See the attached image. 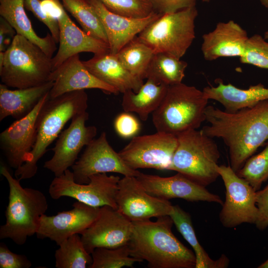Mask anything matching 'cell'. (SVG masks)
<instances>
[{"mask_svg":"<svg viewBox=\"0 0 268 268\" xmlns=\"http://www.w3.org/2000/svg\"><path fill=\"white\" fill-rule=\"evenodd\" d=\"M205 114L208 124L201 130L223 141L228 148L230 166L236 173L268 140V100L234 112L208 105Z\"/></svg>","mask_w":268,"mask_h":268,"instance_id":"obj_1","label":"cell"},{"mask_svg":"<svg viewBox=\"0 0 268 268\" xmlns=\"http://www.w3.org/2000/svg\"><path fill=\"white\" fill-rule=\"evenodd\" d=\"M128 244L130 255L145 261L151 268H196L194 252L184 246L172 231L169 215L134 221Z\"/></svg>","mask_w":268,"mask_h":268,"instance_id":"obj_2","label":"cell"},{"mask_svg":"<svg viewBox=\"0 0 268 268\" xmlns=\"http://www.w3.org/2000/svg\"><path fill=\"white\" fill-rule=\"evenodd\" d=\"M88 96L85 90L71 91L49 99L41 107L36 123V140L28 160L15 169L20 181L34 177L37 163L57 138L66 123L75 116L86 111Z\"/></svg>","mask_w":268,"mask_h":268,"instance_id":"obj_3","label":"cell"},{"mask_svg":"<svg viewBox=\"0 0 268 268\" xmlns=\"http://www.w3.org/2000/svg\"><path fill=\"white\" fill-rule=\"evenodd\" d=\"M0 172L9 187L6 220L0 227V239H10L22 245L28 237L36 234L41 217L48 209L47 200L41 191L23 188L20 180L14 178L5 166H1Z\"/></svg>","mask_w":268,"mask_h":268,"instance_id":"obj_4","label":"cell"},{"mask_svg":"<svg viewBox=\"0 0 268 268\" xmlns=\"http://www.w3.org/2000/svg\"><path fill=\"white\" fill-rule=\"evenodd\" d=\"M52 58L25 37L16 34L10 45L0 52V77L7 87L25 88L50 81Z\"/></svg>","mask_w":268,"mask_h":268,"instance_id":"obj_5","label":"cell"},{"mask_svg":"<svg viewBox=\"0 0 268 268\" xmlns=\"http://www.w3.org/2000/svg\"><path fill=\"white\" fill-rule=\"evenodd\" d=\"M208 100L194 86L182 83L168 86L158 108L152 113L157 132L177 135L198 129L205 121Z\"/></svg>","mask_w":268,"mask_h":268,"instance_id":"obj_6","label":"cell"},{"mask_svg":"<svg viewBox=\"0 0 268 268\" xmlns=\"http://www.w3.org/2000/svg\"><path fill=\"white\" fill-rule=\"evenodd\" d=\"M177 136L178 144L170 170L205 187L214 182L219 176L216 167L220 154L213 138L197 129Z\"/></svg>","mask_w":268,"mask_h":268,"instance_id":"obj_7","label":"cell"},{"mask_svg":"<svg viewBox=\"0 0 268 268\" xmlns=\"http://www.w3.org/2000/svg\"><path fill=\"white\" fill-rule=\"evenodd\" d=\"M196 6L162 14L146 26L137 38L154 54L165 53L181 59L196 37Z\"/></svg>","mask_w":268,"mask_h":268,"instance_id":"obj_8","label":"cell"},{"mask_svg":"<svg viewBox=\"0 0 268 268\" xmlns=\"http://www.w3.org/2000/svg\"><path fill=\"white\" fill-rule=\"evenodd\" d=\"M120 178L106 173L94 174L86 184L75 182L69 169L61 176L55 177L49 188V194L54 200L68 197L88 205L101 207L109 205L117 209L116 196Z\"/></svg>","mask_w":268,"mask_h":268,"instance_id":"obj_9","label":"cell"},{"mask_svg":"<svg viewBox=\"0 0 268 268\" xmlns=\"http://www.w3.org/2000/svg\"><path fill=\"white\" fill-rule=\"evenodd\" d=\"M216 169L225 188V201L219 213L221 223L229 228L245 223L255 224L259 213L257 191L230 165H218Z\"/></svg>","mask_w":268,"mask_h":268,"instance_id":"obj_10","label":"cell"},{"mask_svg":"<svg viewBox=\"0 0 268 268\" xmlns=\"http://www.w3.org/2000/svg\"><path fill=\"white\" fill-rule=\"evenodd\" d=\"M177 144V135L157 132L153 134L134 136L118 153L132 169L170 170Z\"/></svg>","mask_w":268,"mask_h":268,"instance_id":"obj_11","label":"cell"},{"mask_svg":"<svg viewBox=\"0 0 268 268\" xmlns=\"http://www.w3.org/2000/svg\"><path fill=\"white\" fill-rule=\"evenodd\" d=\"M76 183L86 184L89 177L99 173H116L124 176H137L140 172L130 168L119 153L109 144L105 132L89 143L71 167Z\"/></svg>","mask_w":268,"mask_h":268,"instance_id":"obj_12","label":"cell"},{"mask_svg":"<svg viewBox=\"0 0 268 268\" xmlns=\"http://www.w3.org/2000/svg\"><path fill=\"white\" fill-rule=\"evenodd\" d=\"M116 203L117 209L132 222L170 216L173 211L169 200L150 195L134 176L120 178Z\"/></svg>","mask_w":268,"mask_h":268,"instance_id":"obj_13","label":"cell"},{"mask_svg":"<svg viewBox=\"0 0 268 268\" xmlns=\"http://www.w3.org/2000/svg\"><path fill=\"white\" fill-rule=\"evenodd\" d=\"M89 118L87 111L73 117L66 129L58 136L51 158L46 161L44 167L52 172L55 177L62 175L77 160L82 148L90 143L96 136L97 128L86 126Z\"/></svg>","mask_w":268,"mask_h":268,"instance_id":"obj_14","label":"cell"},{"mask_svg":"<svg viewBox=\"0 0 268 268\" xmlns=\"http://www.w3.org/2000/svg\"><path fill=\"white\" fill-rule=\"evenodd\" d=\"M133 222L117 209L100 207L98 216L81 234L86 250L90 254L98 248H115L128 244Z\"/></svg>","mask_w":268,"mask_h":268,"instance_id":"obj_15","label":"cell"},{"mask_svg":"<svg viewBox=\"0 0 268 268\" xmlns=\"http://www.w3.org/2000/svg\"><path fill=\"white\" fill-rule=\"evenodd\" d=\"M70 210L52 216L43 214L36 234L41 239L48 238L58 246L74 234H81L96 219L100 207H93L77 201Z\"/></svg>","mask_w":268,"mask_h":268,"instance_id":"obj_16","label":"cell"},{"mask_svg":"<svg viewBox=\"0 0 268 268\" xmlns=\"http://www.w3.org/2000/svg\"><path fill=\"white\" fill-rule=\"evenodd\" d=\"M49 92L25 117L16 120L0 134V147L9 166L16 169L25 163L36 140V123Z\"/></svg>","mask_w":268,"mask_h":268,"instance_id":"obj_17","label":"cell"},{"mask_svg":"<svg viewBox=\"0 0 268 268\" xmlns=\"http://www.w3.org/2000/svg\"><path fill=\"white\" fill-rule=\"evenodd\" d=\"M150 195L164 200L181 199L189 201H203L222 205L223 201L205 187L189 179L182 174L163 177L140 172L136 177Z\"/></svg>","mask_w":268,"mask_h":268,"instance_id":"obj_18","label":"cell"},{"mask_svg":"<svg viewBox=\"0 0 268 268\" xmlns=\"http://www.w3.org/2000/svg\"><path fill=\"white\" fill-rule=\"evenodd\" d=\"M87 1L99 16L107 35L110 53L114 55L162 15L153 11L142 18L129 17L111 12L98 0Z\"/></svg>","mask_w":268,"mask_h":268,"instance_id":"obj_19","label":"cell"},{"mask_svg":"<svg viewBox=\"0 0 268 268\" xmlns=\"http://www.w3.org/2000/svg\"><path fill=\"white\" fill-rule=\"evenodd\" d=\"M50 81H53L49 92L50 99L67 92L86 89H98L109 94L119 93L115 88L92 74L80 60L79 54L69 57L53 70Z\"/></svg>","mask_w":268,"mask_h":268,"instance_id":"obj_20","label":"cell"},{"mask_svg":"<svg viewBox=\"0 0 268 268\" xmlns=\"http://www.w3.org/2000/svg\"><path fill=\"white\" fill-rule=\"evenodd\" d=\"M201 50L205 60L241 57L249 39L247 31L233 20L218 22L214 30L202 35Z\"/></svg>","mask_w":268,"mask_h":268,"instance_id":"obj_21","label":"cell"},{"mask_svg":"<svg viewBox=\"0 0 268 268\" xmlns=\"http://www.w3.org/2000/svg\"><path fill=\"white\" fill-rule=\"evenodd\" d=\"M58 21L60 30L59 47L52 59L53 71L68 58L81 52H90L94 55L110 52L107 43L80 29L66 11Z\"/></svg>","mask_w":268,"mask_h":268,"instance_id":"obj_22","label":"cell"},{"mask_svg":"<svg viewBox=\"0 0 268 268\" xmlns=\"http://www.w3.org/2000/svg\"><path fill=\"white\" fill-rule=\"evenodd\" d=\"M82 62L92 74L119 93L128 90L137 92L144 83L143 80L124 67L116 55L110 52L94 55L90 59Z\"/></svg>","mask_w":268,"mask_h":268,"instance_id":"obj_23","label":"cell"},{"mask_svg":"<svg viewBox=\"0 0 268 268\" xmlns=\"http://www.w3.org/2000/svg\"><path fill=\"white\" fill-rule=\"evenodd\" d=\"M216 86L204 87L202 90L204 95L208 100L220 103L227 112H234L268 100V88L262 83L246 89L237 88L231 83L225 84L220 79H216Z\"/></svg>","mask_w":268,"mask_h":268,"instance_id":"obj_24","label":"cell"},{"mask_svg":"<svg viewBox=\"0 0 268 268\" xmlns=\"http://www.w3.org/2000/svg\"><path fill=\"white\" fill-rule=\"evenodd\" d=\"M53 85L49 81L41 85L10 90L0 84V121L8 116L20 119L30 113Z\"/></svg>","mask_w":268,"mask_h":268,"instance_id":"obj_25","label":"cell"},{"mask_svg":"<svg viewBox=\"0 0 268 268\" xmlns=\"http://www.w3.org/2000/svg\"><path fill=\"white\" fill-rule=\"evenodd\" d=\"M0 15L21 35L38 46L50 58L57 49L53 37L48 33L39 37L34 30L25 12L24 0H0Z\"/></svg>","mask_w":268,"mask_h":268,"instance_id":"obj_26","label":"cell"},{"mask_svg":"<svg viewBox=\"0 0 268 268\" xmlns=\"http://www.w3.org/2000/svg\"><path fill=\"white\" fill-rule=\"evenodd\" d=\"M168 86L147 79L137 92L128 90L123 93L122 108L125 112L137 114L141 120L145 121L160 106Z\"/></svg>","mask_w":268,"mask_h":268,"instance_id":"obj_27","label":"cell"},{"mask_svg":"<svg viewBox=\"0 0 268 268\" xmlns=\"http://www.w3.org/2000/svg\"><path fill=\"white\" fill-rule=\"evenodd\" d=\"M170 216L178 231L192 247L196 259V268H224L229 260L224 255L217 260L212 259L200 244L194 229L190 214L179 205H173Z\"/></svg>","mask_w":268,"mask_h":268,"instance_id":"obj_28","label":"cell"},{"mask_svg":"<svg viewBox=\"0 0 268 268\" xmlns=\"http://www.w3.org/2000/svg\"><path fill=\"white\" fill-rule=\"evenodd\" d=\"M188 64L185 61L165 53L154 54L146 78L168 86L182 82Z\"/></svg>","mask_w":268,"mask_h":268,"instance_id":"obj_29","label":"cell"},{"mask_svg":"<svg viewBox=\"0 0 268 268\" xmlns=\"http://www.w3.org/2000/svg\"><path fill=\"white\" fill-rule=\"evenodd\" d=\"M153 54L152 49L136 36L116 55L126 69L143 80Z\"/></svg>","mask_w":268,"mask_h":268,"instance_id":"obj_30","label":"cell"},{"mask_svg":"<svg viewBox=\"0 0 268 268\" xmlns=\"http://www.w3.org/2000/svg\"><path fill=\"white\" fill-rule=\"evenodd\" d=\"M61 1L65 9L77 20L86 33L108 44L107 35L101 21L87 0Z\"/></svg>","mask_w":268,"mask_h":268,"instance_id":"obj_31","label":"cell"},{"mask_svg":"<svg viewBox=\"0 0 268 268\" xmlns=\"http://www.w3.org/2000/svg\"><path fill=\"white\" fill-rule=\"evenodd\" d=\"M58 246L55 253L57 268H85L92 263L91 254L86 250L79 234L71 236Z\"/></svg>","mask_w":268,"mask_h":268,"instance_id":"obj_32","label":"cell"},{"mask_svg":"<svg viewBox=\"0 0 268 268\" xmlns=\"http://www.w3.org/2000/svg\"><path fill=\"white\" fill-rule=\"evenodd\" d=\"M92 263L89 268L133 267L140 260L132 257L128 245L115 248H98L91 253Z\"/></svg>","mask_w":268,"mask_h":268,"instance_id":"obj_33","label":"cell"},{"mask_svg":"<svg viewBox=\"0 0 268 268\" xmlns=\"http://www.w3.org/2000/svg\"><path fill=\"white\" fill-rule=\"evenodd\" d=\"M236 173L256 191L260 189L262 184L268 180V140L263 150L249 157Z\"/></svg>","mask_w":268,"mask_h":268,"instance_id":"obj_34","label":"cell"},{"mask_svg":"<svg viewBox=\"0 0 268 268\" xmlns=\"http://www.w3.org/2000/svg\"><path fill=\"white\" fill-rule=\"evenodd\" d=\"M112 12L125 16L142 18L153 11L149 0H98Z\"/></svg>","mask_w":268,"mask_h":268,"instance_id":"obj_35","label":"cell"},{"mask_svg":"<svg viewBox=\"0 0 268 268\" xmlns=\"http://www.w3.org/2000/svg\"><path fill=\"white\" fill-rule=\"evenodd\" d=\"M240 61L242 64L268 69V42L259 34L249 37Z\"/></svg>","mask_w":268,"mask_h":268,"instance_id":"obj_36","label":"cell"},{"mask_svg":"<svg viewBox=\"0 0 268 268\" xmlns=\"http://www.w3.org/2000/svg\"><path fill=\"white\" fill-rule=\"evenodd\" d=\"M114 127L117 134L124 138H133L140 130V124L138 119L131 112L125 111L116 117Z\"/></svg>","mask_w":268,"mask_h":268,"instance_id":"obj_37","label":"cell"},{"mask_svg":"<svg viewBox=\"0 0 268 268\" xmlns=\"http://www.w3.org/2000/svg\"><path fill=\"white\" fill-rule=\"evenodd\" d=\"M25 9L31 11L49 29L56 43L59 42L60 30L58 21L48 16L43 10L40 0H24Z\"/></svg>","mask_w":268,"mask_h":268,"instance_id":"obj_38","label":"cell"},{"mask_svg":"<svg viewBox=\"0 0 268 268\" xmlns=\"http://www.w3.org/2000/svg\"><path fill=\"white\" fill-rule=\"evenodd\" d=\"M31 266V261L25 255L13 253L6 245L0 244V268H29Z\"/></svg>","mask_w":268,"mask_h":268,"instance_id":"obj_39","label":"cell"},{"mask_svg":"<svg viewBox=\"0 0 268 268\" xmlns=\"http://www.w3.org/2000/svg\"><path fill=\"white\" fill-rule=\"evenodd\" d=\"M153 10L162 14L196 6V0H149Z\"/></svg>","mask_w":268,"mask_h":268,"instance_id":"obj_40","label":"cell"},{"mask_svg":"<svg viewBox=\"0 0 268 268\" xmlns=\"http://www.w3.org/2000/svg\"><path fill=\"white\" fill-rule=\"evenodd\" d=\"M256 204L259 213L255 225L259 230H263L268 227V184L256 192Z\"/></svg>","mask_w":268,"mask_h":268,"instance_id":"obj_41","label":"cell"},{"mask_svg":"<svg viewBox=\"0 0 268 268\" xmlns=\"http://www.w3.org/2000/svg\"><path fill=\"white\" fill-rule=\"evenodd\" d=\"M16 32L3 17L0 18V52H4L10 45Z\"/></svg>","mask_w":268,"mask_h":268,"instance_id":"obj_42","label":"cell"},{"mask_svg":"<svg viewBox=\"0 0 268 268\" xmlns=\"http://www.w3.org/2000/svg\"><path fill=\"white\" fill-rule=\"evenodd\" d=\"M41 3L45 12L57 21L66 12L65 8L60 0H41Z\"/></svg>","mask_w":268,"mask_h":268,"instance_id":"obj_43","label":"cell"},{"mask_svg":"<svg viewBox=\"0 0 268 268\" xmlns=\"http://www.w3.org/2000/svg\"><path fill=\"white\" fill-rule=\"evenodd\" d=\"M258 268H268V259L260 265Z\"/></svg>","mask_w":268,"mask_h":268,"instance_id":"obj_44","label":"cell"},{"mask_svg":"<svg viewBox=\"0 0 268 268\" xmlns=\"http://www.w3.org/2000/svg\"><path fill=\"white\" fill-rule=\"evenodd\" d=\"M261 4L265 7L268 8V0H260Z\"/></svg>","mask_w":268,"mask_h":268,"instance_id":"obj_45","label":"cell"},{"mask_svg":"<svg viewBox=\"0 0 268 268\" xmlns=\"http://www.w3.org/2000/svg\"><path fill=\"white\" fill-rule=\"evenodd\" d=\"M264 39L266 40V39H268V30L265 32V34H264Z\"/></svg>","mask_w":268,"mask_h":268,"instance_id":"obj_46","label":"cell"},{"mask_svg":"<svg viewBox=\"0 0 268 268\" xmlns=\"http://www.w3.org/2000/svg\"><path fill=\"white\" fill-rule=\"evenodd\" d=\"M203 2H209L210 1H211V0H202Z\"/></svg>","mask_w":268,"mask_h":268,"instance_id":"obj_47","label":"cell"}]
</instances>
